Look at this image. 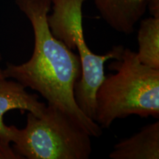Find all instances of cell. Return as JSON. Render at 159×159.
Returning a JSON list of instances; mask_svg holds the SVG:
<instances>
[{
	"label": "cell",
	"instance_id": "8",
	"mask_svg": "<svg viewBox=\"0 0 159 159\" xmlns=\"http://www.w3.org/2000/svg\"><path fill=\"white\" fill-rule=\"evenodd\" d=\"M137 40L139 61L145 66L159 69V18L150 16L143 19Z\"/></svg>",
	"mask_w": 159,
	"mask_h": 159
},
{
	"label": "cell",
	"instance_id": "7",
	"mask_svg": "<svg viewBox=\"0 0 159 159\" xmlns=\"http://www.w3.org/2000/svg\"><path fill=\"white\" fill-rule=\"evenodd\" d=\"M111 159H158L159 122L145 125L139 132L122 139L109 154Z\"/></svg>",
	"mask_w": 159,
	"mask_h": 159
},
{
	"label": "cell",
	"instance_id": "6",
	"mask_svg": "<svg viewBox=\"0 0 159 159\" xmlns=\"http://www.w3.org/2000/svg\"><path fill=\"white\" fill-rule=\"evenodd\" d=\"M103 20L112 29L130 35L144 15L148 0H93Z\"/></svg>",
	"mask_w": 159,
	"mask_h": 159
},
{
	"label": "cell",
	"instance_id": "5",
	"mask_svg": "<svg viewBox=\"0 0 159 159\" xmlns=\"http://www.w3.org/2000/svg\"><path fill=\"white\" fill-rule=\"evenodd\" d=\"M47 106L40 102L37 94H29L22 84L7 78L0 79V142L10 145L11 131L9 126L4 123L3 116L11 110L27 111L35 116H40Z\"/></svg>",
	"mask_w": 159,
	"mask_h": 159
},
{
	"label": "cell",
	"instance_id": "3",
	"mask_svg": "<svg viewBox=\"0 0 159 159\" xmlns=\"http://www.w3.org/2000/svg\"><path fill=\"white\" fill-rule=\"evenodd\" d=\"M9 128L12 148L21 158L89 159L92 152L90 134L54 105L40 116L28 112L25 128Z\"/></svg>",
	"mask_w": 159,
	"mask_h": 159
},
{
	"label": "cell",
	"instance_id": "11",
	"mask_svg": "<svg viewBox=\"0 0 159 159\" xmlns=\"http://www.w3.org/2000/svg\"><path fill=\"white\" fill-rule=\"evenodd\" d=\"M2 78H5V77H4V75L2 74V69H0V79H2Z\"/></svg>",
	"mask_w": 159,
	"mask_h": 159
},
{
	"label": "cell",
	"instance_id": "2",
	"mask_svg": "<svg viewBox=\"0 0 159 159\" xmlns=\"http://www.w3.org/2000/svg\"><path fill=\"white\" fill-rule=\"evenodd\" d=\"M116 73L105 77L95 94L94 119L107 129L117 119L131 115L159 117V69L142 64L136 52L123 49L108 65Z\"/></svg>",
	"mask_w": 159,
	"mask_h": 159
},
{
	"label": "cell",
	"instance_id": "4",
	"mask_svg": "<svg viewBox=\"0 0 159 159\" xmlns=\"http://www.w3.org/2000/svg\"><path fill=\"white\" fill-rule=\"evenodd\" d=\"M85 0H52V13L47 16V22L54 36L71 50L77 49L81 75L74 89L79 108L94 120L95 94L105 78V63L119 59L124 47L114 46L105 55L93 53L85 43L83 29V5Z\"/></svg>",
	"mask_w": 159,
	"mask_h": 159
},
{
	"label": "cell",
	"instance_id": "10",
	"mask_svg": "<svg viewBox=\"0 0 159 159\" xmlns=\"http://www.w3.org/2000/svg\"><path fill=\"white\" fill-rule=\"evenodd\" d=\"M148 9L151 16L159 18V0H148Z\"/></svg>",
	"mask_w": 159,
	"mask_h": 159
},
{
	"label": "cell",
	"instance_id": "1",
	"mask_svg": "<svg viewBox=\"0 0 159 159\" xmlns=\"http://www.w3.org/2000/svg\"><path fill=\"white\" fill-rule=\"evenodd\" d=\"M30 21L34 33V49L29 61L19 65L7 63L4 77L13 79L25 88L38 91L48 104L54 105L72 117L98 138L100 126L83 114L75 99L74 89L81 75L80 57L52 34L47 16L52 0H15Z\"/></svg>",
	"mask_w": 159,
	"mask_h": 159
},
{
	"label": "cell",
	"instance_id": "9",
	"mask_svg": "<svg viewBox=\"0 0 159 159\" xmlns=\"http://www.w3.org/2000/svg\"><path fill=\"white\" fill-rule=\"evenodd\" d=\"M0 159H22L15 152L10 145H5L0 142Z\"/></svg>",
	"mask_w": 159,
	"mask_h": 159
},
{
	"label": "cell",
	"instance_id": "12",
	"mask_svg": "<svg viewBox=\"0 0 159 159\" xmlns=\"http://www.w3.org/2000/svg\"><path fill=\"white\" fill-rule=\"evenodd\" d=\"M2 55H1V53H0V61H2Z\"/></svg>",
	"mask_w": 159,
	"mask_h": 159
}]
</instances>
